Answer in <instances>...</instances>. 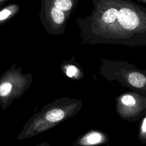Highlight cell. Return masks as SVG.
Wrapping results in <instances>:
<instances>
[{
  "instance_id": "obj_1",
  "label": "cell",
  "mask_w": 146,
  "mask_h": 146,
  "mask_svg": "<svg viewBox=\"0 0 146 146\" xmlns=\"http://www.w3.org/2000/svg\"><path fill=\"white\" fill-rule=\"evenodd\" d=\"M80 100L64 97L58 98L35 113L23 125L17 136L18 140L32 137L74 116L81 110Z\"/></svg>"
},
{
  "instance_id": "obj_2",
  "label": "cell",
  "mask_w": 146,
  "mask_h": 146,
  "mask_svg": "<svg viewBox=\"0 0 146 146\" xmlns=\"http://www.w3.org/2000/svg\"><path fill=\"white\" fill-rule=\"evenodd\" d=\"M31 74H23L21 67L13 64L0 76V105L6 110L15 99L19 98L30 87Z\"/></svg>"
},
{
  "instance_id": "obj_3",
  "label": "cell",
  "mask_w": 146,
  "mask_h": 146,
  "mask_svg": "<svg viewBox=\"0 0 146 146\" xmlns=\"http://www.w3.org/2000/svg\"><path fill=\"white\" fill-rule=\"evenodd\" d=\"M100 74L108 80H117L124 86L145 94V72L132 65L124 63H104L100 68Z\"/></svg>"
},
{
  "instance_id": "obj_4",
  "label": "cell",
  "mask_w": 146,
  "mask_h": 146,
  "mask_svg": "<svg viewBox=\"0 0 146 146\" xmlns=\"http://www.w3.org/2000/svg\"><path fill=\"white\" fill-rule=\"evenodd\" d=\"M116 112L122 119L135 121L145 114V97L140 93L122 94L116 98Z\"/></svg>"
},
{
  "instance_id": "obj_5",
  "label": "cell",
  "mask_w": 146,
  "mask_h": 146,
  "mask_svg": "<svg viewBox=\"0 0 146 146\" xmlns=\"http://www.w3.org/2000/svg\"><path fill=\"white\" fill-rule=\"evenodd\" d=\"M117 21L120 26L127 31L136 29L140 23L137 13L128 7H123L119 10Z\"/></svg>"
},
{
  "instance_id": "obj_6",
  "label": "cell",
  "mask_w": 146,
  "mask_h": 146,
  "mask_svg": "<svg viewBox=\"0 0 146 146\" xmlns=\"http://www.w3.org/2000/svg\"><path fill=\"white\" fill-rule=\"evenodd\" d=\"M106 134L98 131H91L77 139L75 145L76 146H92L104 143L107 140Z\"/></svg>"
},
{
  "instance_id": "obj_7",
  "label": "cell",
  "mask_w": 146,
  "mask_h": 146,
  "mask_svg": "<svg viewBox=\"0 0 146 146\" xmlns=\"http://www.w3.org/2000/svg\"><path fill=\"white\" fill-rule=\"evenodd\" d=\"M19 9V6L14 3L0 7V26L3 25L15 16Z\"/></svg>"
},
{
  "instance_id": "obj_8",
  "label": "cell",
  "mask_w": 146,
  "mask_h": 146,
  "mask_svg": "<svg viewBox=\"0 0 146 146\" xmlns=\"http://www.w3.org/2000/svg\"><path fill=\"white\" fill-rule=\"evenodd\" d=\"M118 12L117 9L115 7L109 8L102 15V19L103 22L107 24L114 23L117 18Z\"/></svg>"
},
{
  "instance_id": "obj_9",
  "label": "cell",
  "mask_w": 146,
  "mask_h": 146,
  "mask_svg": "<svg viewBox=\"0 0 146 146\" xmlns=\"http://www.w3.org/2000/svg\"><path fill=\"white\" fill-rule=\"evenodd\" d=\"M51 14L54 22L57 24H61L64 21V14L62 10L55 6L52 9Z\"/></svg>"
},
{
  "instance_id": "obj_10",
  "label": "cell",
  "mask_w": 146,
  "mask_h": 146,
  "mask_svg": "<svg viewBox=\"0 0 146 146\" xmlns=\"http://www.w3.org/2000/svg\"><path fill=\"white\" fill-rule=\"evenodd\" d=\"M66 74L67 76L72 79H78L79 76H82V73L79 68L74 65H69L66 68Z\"/></svg>"
},
{
  "instance_id": "obj_11",
  "label": "cell",
  "mask_w": 146,
  "mask_h": 146,
  "mask_svg": "<svg viewBox=\"0 0 146 146\" xmlns=\"http://www.w3.org/2000/svg\"><path fill=\"white\" fill-rule=\"evenodd\" d=\"M54 6L62 11H67L71 9L72 3L70 0H55Z\"/></svg>"
},
{
  "instance_id": "obj_12",
  "label": "cell",
  "mask_w": 146,
  "mask_h": 146,
  "mask_svg": "<svg viewBox=\"0 0 146 146\" xmlns=\"http://www.w3.org/2000/svg\"><path fill=\"white\" fill-rule=\"evenodd\" d=\"M143 118L140 123L139 132V140L143 144L145 143L146 139V116L144 114L143 116Z\"/></svg>"
},
{
  "instance_id": "obj_13",
  "label": "cell",
  "mask_w": 146,
  "mask_h": 146,
  "mask_svg": "<svg viewBox=\"0 0 146 146\" xmlns=\"http://www.w3.org/2000/svg\"><path fill=\"white\" fill-rule=\"evenodd\" d=\"M35 146H52V145H50L47 142H44V143L39 144H38V145H36Z\"/></svg>"
},
{
  "instance_id": "obj_14",
  "label": "cell",
  "mask_w": 146,
  "mask_h": 146,
  "mask_svg": "<svg viewBox=\"0 0 146 146\" xmlns=\"http://www.w3.org/2000/svg\"><path fill=\"white\" fill-rule=\"evenodd\" d=\"M9 0H0V7H1L2 6H3V5L7 2Z\"/></svg>"
},
{
  "instance_id": "obj_15",
  "label": "cell",
  "mask_w": 146,
  "mask_h": 146,
  "mask_svg": "<svg viewBox=\"0 0 146 146\" xmlns=\"http://www.w3.org/2000/svg\"><path fill=\"white\" fill-rule=\"evenodd\" d=\"M144 1H145V0H144Z\"/></svg>"
}]
</instances>
